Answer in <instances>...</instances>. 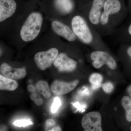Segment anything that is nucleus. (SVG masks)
Listing matches in <instances>:
<instances>
[{
	"label": "nucleus",
	"instance_id": "obj_6",
	"mask_svg": "<svg viewBox=\"0 0 131 131\" xmlns=\"http://www.w3.org/2000/svg\"><path fill=\"white\" fill-rule=\"evenodd\" d=\"M56 48H52L45 51L39 52L35 54L34 59L36 65L41 70L49 68L58 55Z\"/></svg>",
	"mask_w": 131,
	"mask_h": 131
},
{
	"label": "nucleus",
	"instance_id": "obj_21",
	"mask_svg": "<svg viewBox=\"0 0 131 131\" xmlns=\"http://www.w3.org/2000/svg\"><path fill=\"white\" fill-rule=\"evenodd\" d=\"M32 124V122L29 120H19L16 121L14 123L15 125L19 127H25Z\"/></svg>",
	"mask_w": 131,
	"mask_h": 131
},
{
	"label": "nucleus",
	"instance_id": "obj_19",
	"mask_svg": "<svg viewBox=\"0 0 131 131\" xmlns=\"http://www.w3.org/2000/svg\"><path fill=\"white\" fill-rule=\"evenodd\" d=\"M61 105V102L60 98L58 97L54 98V101L51 107V112L52 113L56 112Z\"/></svg>",
	"mask_w": 131,
	"mask_h": 131
},
{
	"label": "nucleus",
	"instance_id": "obj_12",
	"mask_svg": "<svg viewBox=\"0 0 131 131\" xmlns=\"http://www.w3.org/2000/svg\"><path fill=\"white\" fill-rule=\"evenodd\" d=\"M16 8L14 0H0V21L2 22L12 16Z\"/></svg>",
	"mask_w": 131,
	"mask_h": 131
},
{
	"label": "nucleus",
	"instance_id": "obj_20",
	"mask_svg": "<svg viewBox=\"0 0 131 131\" xmlns=\"http://www.w3.org/2000/svg\"><path fill=\"white\" fill-rule=\"evenodd\" d=\"M30 98L37 105L40 106L43 104V101L42 98L35 93H32L31 94Z\"/></svg>",
	"mask_w": 131,
	"mask_h": 131
},
{
	"label": "nucleus",
	"instance_id": "obj_1",
	"mask_svg": "<svg viewBox=\"0 0 131 131\" xmlns=\"http://www.w3.org/2000/svg\"><path fill=\"white\" fill-rule=\"evenodd\" d=\"M128 15V7L123 6L120 0H106L100 22L101 37L113 34Z\"/></svg>",
	"mask_w": 131,
	"mask_h": 131
},
{
	"label": "nucleus",
	"instance_id": "obj_4",
	"mask_svg": "<svg viewBox=\"0 0 131 131\" xmlns=\"http://www.w3.org/2000/svg\"><path fill=\"white\" fill-rule=\"evenodd\" d=\"M105 1L93 0L84 15L89 24L99 33L101 16Z\"/></svg>",
	"mask_w": 131,
	"mask_h": 131
},
{
	"label": "nucleus",
	"instance_id": "obj_8",
	"mask_svg": "<svg viewBox=\"0 0 131 131\" xmlns=\"http://www.w3.org/2000/svg\"><path fill=\"white\" fill-rule=\"evenodd\" d=\"M54 66L60 72H70L76 68L77 62L64 53L58 54L54 60Z\"/></svg>",
	"mask_w": 131,
	"mask_h": 131
},
{
	"label": "nucleus",
	"instance_id": "obj_18",
	"mask_svg": "<svg viewBox=\"0 0 131 131\" xmlns=\"http://www.w3.org/2000/svg\"><path fill=\"white\" fill-rule=\"evenodd\" d=\"M103 80V77L100 74L94 73L90 76L89 81L92 84V89L96 90L99 88L101 86L102 82Z\"/></svg>",
	"mask_w": 131,
	"mask_h": 131
},
{
	"label": "nucleus",
	"instance_id": "obj_2",
	"mask_svg": "<svg viewBox=\"0 0 131 131\" xmlns=\"http://www.w3.org/2000/svg\"><path fill=\"white\" fill-rule=\"evenodd\" d=\"M71 26L77 39L83 43L95 48L105 46L100 34L89 24L85 16L75 15L71 19Z\"/></svg>",
	"mask_w": 131,
	"mask_h": 131
},
{
	"label": "nucleus",
	"instance_id": "obj_9",
	"mask_svg": "<svg viewBox=\"0 0 131 131\" xmlns=\"http://www.w3.org/2000/svg\"><path fill=\"white\" fill-rule=\"evenodd\" d=\"M51 27L54 32L70 42H75L77 39L72 29L60 21L54 20L52 22Z\"/></svg>",
	"mask_w": 131,
	"mask_h": 131
},
{
	"label": "nucleus",
	"instance_id": "obj_14",
	"mask_svg": "<svg viewBox=\"0 0 131 131\" xmlns=\"http://www.w3.org/2000/svg\"><path fill=\"white\" fill-rule=\"evenodd\" d=\"M54 5L59 13L63 15L71 13L74 7L72 0H55Z\"/></svg>",
	"mask_w": 131,
	"mask_h": 131
},
{
	"label": "nucleus",
	"instance_id": "obj_26",
	"mask_svg": "<svg viewBox=\"0 0 131 131\" xmlns=\"http://www.w3.org/2000/svg\"><path fill=\"white\" fill-rule=\"evenodd\" d=\"M74 106H75L76 107L79 108L80 110H82V111H83V110H84V107H86L85 106H81L80 105V103L78 102H77V103H75L74 104Z\"/></svg>",
	"mask_w": 131,
	"mask_h": 131
},
{
	"label": "nucleus",
	"instance_id": "obj_28",
	"mask_svg": "<svg viewBox=\"0 0 131 131\" xmlns=\"http://www.w3.org/2000/svg\"><path fill=\"white\" fill-rule=\"evenodd\" d=\"M129 3L128 8L129 9V15L130 18H131V0H129Z\"/></svg>",
	"mask_w": 131,
	"mask_h": 131
},
{
	"label": "nucleus",
	"instance_id": "obj_27",
	"mask_svg": "<svg viewBox=\"0 0 131 131\" xmlns=\"http://www.w3.org/2000/svg\"><path fill=\"white\" fill-rule=\"evenodd\" d=\"M49 131H61V127L59 126H55L53 127L52 129H51L50 130H49Z\"/></svg>",
	"mask_w": 131,
	"mask_h": 131
},
{
	"label": "nucleus",
	"instance_id": "obj_24",
	"mask_svg": "<svg viewBox=\"0 0 131 131\" xmlns=\"http://www.w3.org/2000/svg\"><path fill=\"white\" fill-rule=\"evenodd\" d=\"M46 123L48 125L51 126H53L55 125L56 122L54 120L52 119H49L46 120Z\"/></svg>",
	"mask_w": 131,
	"mask_h": 131
},
{
	"label": "nucleus",
	"instance_id": "obj_17",
	"mask_svg": "<svg viewBox=\"0 0 131 131\" xmlns=\"http://www.w3.org/2000/svg\"><path fill=\"white\" fill-rule=\"evenodd\" d=\"M121 104L126 111V117L127 121H131V98L128 96L123 97Z\"/></svg>",
	"mask_w": 131,
	"mask_h": 131
},
{
	"label": "nucleus",
	"instance_id": "obj_25",
	"mask_svg": "<svg viewBox=\"0 0 131 131\" xmlns=\"http://www.w3.org/2000/svg\"><path fill=\"white\" fill-rule=\"evenodd\" d=\"M27 89L28 91L32 93H35L36 89L32 85H29L27 87Z\"/></svg>",
	"mask_w": 131,
	"mask_h": 131
},
{
	"label": "nucleus",
	"instance_id": "obj_7",
	"mask_svg": "<svg viewBox=\"0 0 131 131\" xmlns=\"http://www.w3.org/2000/svg\"><path fill=\"white\" fill-rule=\"evenodd\" d=\"M101 116L96 112L86 114L82 118L81 124L85 131H102Z\"/></svg>",
	"mask_w": 131,
	"mask_h": 131
},
{
	"label": "nucleus",
	"instance_id": "obj_13",
	"mask_svg": "<svg viewBox=\"0 0 131 131\" xmlns=\"http://www.w3.org/2000/svg\"><path fill=\"white\" fill-rule=\"evenodd\" d=\"M115 34L119 42L131 43V18L128 22L117 28L114 34Z\"/></svg>",
	"mask_w": 131,
	"mask_h": 131
},
{
	"label": "nucleus",
	"instance_id": "obj_16",
	"mask_svg": "<svg viewBox=\"0 0 131 131\" xmlns=\"http://www.w3.org/2000/svg\"><path fill=\"white\" fill-rule=\"evenodd\" d=\"M36 88L37 91L45 98H48L51 96V89L47 82L39 81L36 84Z\"/></svg>",
	"mask_w": 131,
	"mask_h": 131
},
{
	"label": "nucleus",
	"instance_id": "obj_23",
	"mask_svg": "<svg viewBox=\"0 0 131 131\" xmlns=\"http://www.w3.org/2000/svg\"><path fill=\"white\" fill-rule=\"evenodd\" d=\"M80 93L81 95L83 96H86L90 94V91L86 87H83V89L80 91Z\"/></svg>",
	"mask_w": 131,
	"mask_h": 131
},
{
	"label": "nucleus",
	"instance_id": "obj_10",
	"mask_svg": "<svg viewBox=\"0 0 131 131\" xmlns=\"http://www.w3.org/2000/svg\"><path fill=\"white\" fill-rule=\"evenodd\" d=\"M78 83V80L70 82L56 80L51 84V90L56 95H62L68 93L74 89Z\"/></svg>",
	"mask_w": 131,
	"mask_h": 131
},
{
	"label": "nucleus",
	"instance_id": "obj_15",
	"mask_svg": "<svg viewBox=\"0 0 131 131\" xmlns=\"http://www.w3.org/2000/svg\"><path fill=\"white\" fill-rule=\"evenodd\" d=\"M18 86L17 82L13 79H9L0 75V89L13 91Z\"/></svg>",
	"mask_w": 131,
	"mask_h": 131
},
{
	"label": "nucleus",
	"instance_id": "obj_29",
	"mask_svg": "<svg viewBox=\"0 0 131 131\" xmlns=\"http://www.w3.org/2000/svg\"><path fill=\"white\" fill-rule=\"evenodd\" d=\"M127 91H128V92H129V93L130 94V95L131 96V85L128 88Z\"/></svg>",
	"mask_w": 131,
	"mask_h": 131
},
{
	"label": "nucleus",
	"instance_id": "obj_3",
	"mask_svg": "<svg viewBox=\"0 0 131 131\" xmlns=\"http://www.w3.org/2000/svg\"><path fill=\"white\" fill-rule=\"evenodd\" d=\"M43 18L42 15L38 12H33L27 17L22 26L20 31L21 39L25 42L32 41L40 33Z\"/></svg>",
	"mask_w": 131,
	"mask_h": 131
},
{
	"label": "nucleus",
	"instance_id": "obj_11",
	"mask_svg": "<svg viewBox=\"0 0 131 131\" xmlns=\"http://www.w3.org/2000/svg\"><path fill=\"white\" fill-rule=\"evenodd\" d=\"M1 74L5 77L13 80H19L26 75V72L24 69L12 68L6 63L2 64L0 67Z\"/></svg>",
	"mask_w": 131,
	"mask_h": 131
},
{
	"label": "nucleus",
	"instance_id": "obj_5",
	"mask_svg": "<svg viewBox=\"0 0 131 131\" xmlns=\"http://www.w3.org/2000/svg\"><path fill=\"white\" fill-rule=\"evenodd\" d=\"M90 58L94 68L100 69L106 64L111 69L114 70L117 66V62L113 57L107 51L102 50L95 51L91 52Z\"/></svg>",
	"mask_w": 131,
	"mask_h": 131
},
{
	"label": "nucleus",
	"instance_id": "obj_22",
	"mask_svg": "<svg viewBox=\"0 0 131 131\" xmlns=\"http://www.w3.org/2000/svg\"><path fill=\"white\" fill-rule=\"evenodd\" d=\"M113 88V85L110 82L106 83L102 86L103 91L107 93H110L112 92Z\"/></svg>",
	"mask_w": 131,
	"mask_h": 131
},
{
	"label": "nucleus",
	"instance_id": "obj_30",
	"mask_svg": "<svg viewBox=\"0 0 131 131\" xmlns=\"http://www.w3.org/2000/svg\"></svg>",
	"mask_w": 131,
	"mask_h": 131
}]
</instances>
